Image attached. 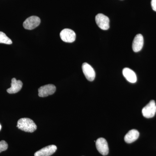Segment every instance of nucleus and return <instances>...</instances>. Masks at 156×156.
<instances>
[{"instance_id": "obj_15", "label": "nucleus", "mask_w": 156, "mask_h": 156, "mask_svg": "<svg viewBox=\"0 0 156 156\" xmlns=\"http://www.w3.org/2000/svg\"><path fill=\"white\" fill-rule=\"evenodd\" d=\"M8 148V144L5 140L0 141V153L7 150Z\"/></svg>"}, {"instance_id": "obj_9", "label": "nucleus", "mask_w": 156, "mask_h": 156, "mask_svg": "<svg viewBox=\"0 0 156 156\" xmlns=\"http://www.w3.org/2000/svg\"><path fill=\"white\" fill-rule=\"evenodd\" d=\"M57 150L56 146L51 145L43 148L34 154V156H50L53 154Z\"/></svg>"}, {"instance_id": "obj_10", "label": "nucleus", "mask_w": 156, "mask_h": 156, "mask_svg": "<svg viewBox=\"0 0 156 156\" xmlns=\"http://www.w3.org/2000/svg\"><path fill=\"white\" fill-rule=\"evenodd\" d=\"M144 45V38L141 34H138L135 37L133 43L132 49L134 52H138L142 49Z\"/></svg>"}, {"instance_id": "obj_4", "label": "nucleus", "mask_w": 156, "mask_h": 156, "mask_svg": "<svg viewBox=\"0 0 156 156\" xmlns=\"http://www.w3.org/2000/svg\"><path fill=\"white\" fill-rule=\"evenodd\" d=\"M95 21L98 27L103 30H107L109 28V19L102 14H98L95 17Z\"/></svg>"}, {"instance_id": "obj_17", "label": "nucleus", "mask_w": 156, "mask_h": 156, "mask_svg": "<svg viewBox=\"0 0 156 156\" xmlns=\"http://www.w3.org/2000/svg\"><path fill=\"white\" fill-rule=\"evenodd\" d=\"M1 128H2V126H1V125H0V131H1Z\"/></svg>"}, {"instance_id": "obj_3", "label": "nucleus", "mask_w": 156, "mask_h": 156, "mask_svg": "<svg viewBox=\"0 0 156 156\" xmlns=\"http://www.w3.org/2000/svg\"><path fill=\"white\" fill-rule=\"evenodd\" d=\"M41 23V19L36 16H31L27 18L23 23V27L25 29L31 30L37 27Z\"/></svg>"}, {"instance_id": "obj_11", "label": "nucleus", "mask_w": 156, "mask_h": 156, "mask_svg": "<svg viewBox=\"0 0 156 156\" xmlns=\"http://www.w3.org/2000/svg\"><path fill=\"white\" fill-rule=\"evenodd\" d=\"M23 83L20 80H17L15 78L11 80V87L7 90L10 94H14L19 92L22 89Z\"/></svg>"}, {"instance_id": "obj_16", "label": "nucleus", "mask_w": 156, "mask_h": 156, "mask_svg": "<svg viewBox=\"0 0 156 156\" xmlns=\"http://www.w3.org/2000/svg\"><path fill=\"white\" fill-rule=\"evenodd\" d=\"M152 8L154 11H156V0H151V2Z\"/></svg>"}, {"instance_id": "obj_14", "label": "nucleus", "mask_w": 156, "mask_h": 156, "mask_svg": "<svg viewBox=\"0 0 156 156\" xmlns=\"http://www.w3.org/2000/svg\"><path fill=\"white\" fill-rule=\"evenodd\" d=\"M0 43L6 44H12V41L9 37L7 36L5 34L2 32L0 31Z\"/></svg>"}, {"instance_id": "obj_12", "label": "nucleus", "mask_w": 156, "mask_h": 156, "mask_svg": "<svg viewBox=\"0 0 156 156\" xmlns=\"http://www.w3.org/2000/svg\"><path fill=\"white\" fill-rule=\"evenodd\" d=\"M123 75L125 78L131 83H135L137 80L135 73L132 70L128 68H124L123 70Z\"/></svg>"}, {"instance_id": "obj_13", "label": "nucleus", "mask_w": 156, "mask_h": 156, "mask_svg": "<svg viewBox=\"0 0 156 156\" xmlns=\"http://www.w3.org/2000/svg\"><path fill=\"white\" fill-rule=\"evenodd\" d=\"M139 136V132L135 129H132L128 131V133L125 135V141L127 143H132L138 139Z\"/></svg>"}, {"instance_id": "obj_7", "label": "nucleus", "mask_w": 156, "mask_h": 156, "mask_svg": "<svg viewBox=\"0 0 156 156\" xmlns=\"http://www.w3.org/2000/svg\"><path fill=\"white\" fill-rule=\"evenodd\" d=\"M96 147L97 150L102 155L105 156L108 154V144L105 138H98L96 141Z\"/></svg>"}, {"instance_id": "obj_1", "label": "nucleus", "mask_w": 156, "mask_h": 156, "mask_svg": "<svg viewBox=\"0 0 156 156\" xmlns=\"http://www.w3.org/2000/svg\"><path fill=\"white\" fill-rule=\"evenodd\" d=\"M17 127L25 132L32 133L36 130L37 126L32 120L29 118H22L18 120Z\"/></svg>"}, {"instance_id": "obj_2", "label": "nucleus", "mask_w": 156, "mask_h": 156, "mask_svg": "<svg viewBox=\"0 0 156 156\" xmlns=\"http://www.w3.org/2000/svg\"><path fill=\"white\" fill-rule=\"evenodd\" d=\"M143 115L146 118L154 116L156 113V105L154 101L151 100L142 110Z\"/></svg>"}, {"instance_id": "obj_8", "label": "nucleus", "mask_w": 156, "mask_h": 156, "mask_svg": "<svg viewBox=\"0 0 156 156\" xmlns=\"http://www.w3.org/2000/svg\"><path fill=\"white\" fill-rule=\"evenodd\" d=\"M82 69L84 75L87 80L89 81H93L95 80V73L93 68L90 65L85 62L82 65Z\"/></svg>"}, {"instance_id": "obj_6", "label": "nucleus", "mask_w": 156, "mask_h": 156, "mask_svg": "<svg viewBox=\"0 0 156 156\" xmlns=\"http://www.w3.org/2000/svg\"><path fill=\"white\" fill-rule=\"evenodd\" d=\"M56 87L53 84H48L42 86L38 89V95L41 97H45L52 95L56 92Z\"/></svg>"}, {"instance_id": "obj_5", "label": "nucleus", "mask_w": 156, "mask_h": 156, "mask_svg": "<svg viewBox=\"0 0 156 156\" xmlns=\"http://www.w3.org/2000/svg\"><path fill=\"white\" fill-rule=\"evenodd\" d=\"M60 37L63 41L73 43L76 40V34L73 30L70 29H64L60 32Z\"/></svg>"}]
</instances>
